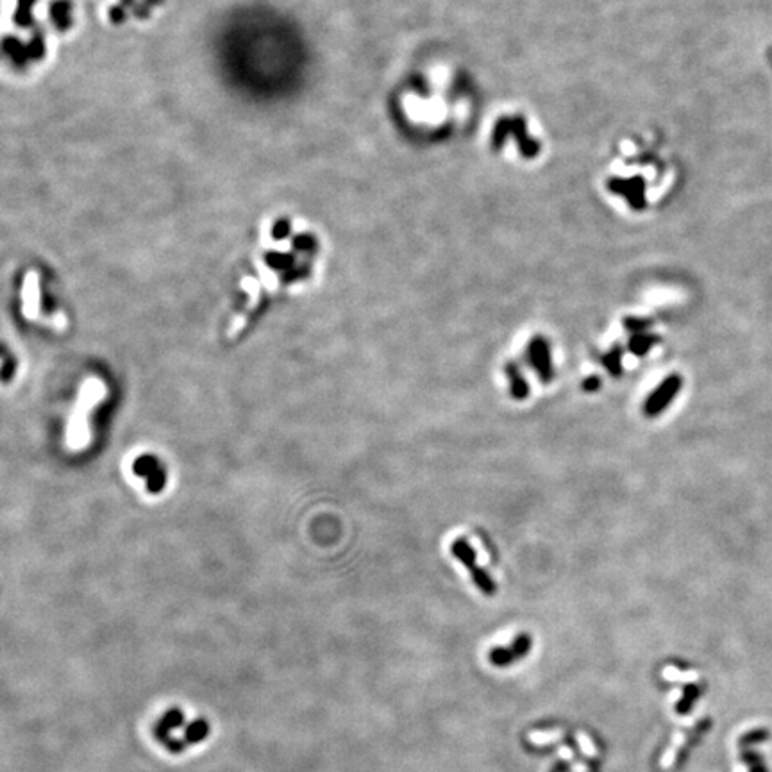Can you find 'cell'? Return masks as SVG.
<instances>
[{"instance_id": "10", "label": "cell", "mask_w": 772, "mask_h": 772, "mask_svg": "<svg viewBox=\"0 0 772 772\" xmlns=\"http://www.w3.org/2000/svg\"><path fill=\"white\" fill-rule=\"evenodd\" d=\"M183 724V713H181L179 710H170L169 713L164 715L163 719H161L159 726H157V735H159L161 740H167L169 738V733L172 730H176L177 726H181Z\"/></svg>"}, {"instance_id": "12", "label": "cell", "mask_w": 772, "mask_h": 772, "mask_svg": "<svg viewBox=\"0 0 772 772\" xmlns=\"http://www.w3.org/2000/svg\"><path fill=\"white\" fill-rule=\"evenodd\" d=\"M624 329L631 334L639 333H647L651 327H653V318H642V317H626L622 320Z\"/></svg>"}, {"instance_id": "13", "label": "cell", "mask_w": 772, "mask_h": 772, "mask_svg": "<svg viewBox=\"0 0 772 772\" xmlns=\"http://www.w3.org/2000/svg\"><path fill=\"white\" fill-rule=\"evenodd\" d=\"M601 388V379L597 375H590L583 381V390L585 392H596Z\"/></svg>"}, {"instance_id": "4", "label": "cell", "mask_w": 772, "mask_h": 772, "mask_svg": "<svg viewBox=\"0 0 772 772\" xmlns=\"http://www.w3.org/2000/svg\"><path fill=\"white\" fill-rule=\"evenodd\" d=\"M529 651H531V637L522 633V635H519L513 640L509 647H497V649H493L490 653V661H492L493 665L505 667L513 663V661L520 660L522 656H526Z\"/></svg>"}, {"instance_id": "2", "label": "cell", "mask_w": 772, "mask_h": 772, "mask_svg": "<svg viewBox=\"0 0 772 772\" xmlns=\"http://www.w3.org/2000/svg\"><path fill=\"white\" fill-rule=\"evenodd\" d=\"M681 386H683V378L680 374H670L667 375L660 385L654 388L649 394V397L646 399L642 406V413L647 418H656L660 417L661 413L665 411L673 401L676 399V395L680 394Z\"/></svg>"}, {"instance_id": "6", "label": "cell", "mask_w": 772, "mask_h": 772, "mask_svg": "<svg viewBox=\"0 0 772 772\" xmlns=\"http://www.w3.org/2000/svg\"><path fill=\"white\" fill-rule=\"evenodd\" d=\"M451 553L469 572H472L478 567V563H476V550L472 549V545L465 538H456L451 543Z\"/></svg>"}, {"instance_id": "5", "label": "cell", "mask_w": 772, "mask_h": 772, "mask_svg": "<svg viewBox=\"0 0 772 772\" xmlns=\"http://www.w3.org/2000/svg\"><path fill=\"white\" fill-rule=\"evenodd\" d=\"M505 372L509 381V394H512V397L515 401H526L529 397V394H531V388H529L528 381L522 375V372H520L519 365L509 361V363L505 365Z\"/></svg>"}, {"instance_id": "1", "label": "cell", "mask_w": 772, "mask_h": 772, "mask_svg": "<svg viewBox=\"0 0 772 772\" xmlns=\"http://www.w3.org/2000/svg\"><path fill=\"white\" fill-rule=\"evenodd\" d=\"M106 394L104 382L99 379H90L80 388L79 399H77L76 409L72 413L68 424V433H66V442L68 447L73 451H79L85 445H88V413L100 399Z\"/></svg>"}, {"instance_id": "8", "label": "cell", "mask_w": 772, "mask_h": 772, "mask_svg": "<svg viewBox=\"0 0 772 772\" xmlns=\"http://www.w3.org/2000/svg\"><path fill=\"white\" fill-rule=\"evenodd\" d=\"M622 356H624L622 345L615 344L608 352H606V354L599 356V363L608 370V374L612 375V378H620V375H622Z\"/></svg>"}, {"instance_id": "11", "label": "cell", "mask_w": 772, "mask_h": 772, "mask_svg": "<svg viewBox=\"0 0 772 772\" xmlns=\"http://www.w3.org/2000/svg\"><path fill=\"white\" fill-rule=\"evenodd\" d=\"M207 731H210V726H207L206 720H195V723H191L190 726H188L186 730V735H184V740L183 742V746H190V744H195V742H200L204 740V738L207 737Z\"/></svg>"}, {"instance_id": "7", "label": "cell", "mask_w": 772, "mask_h": 772, "mask_svg": "<svg viewBox=\"0 0 772 772\" xmlns=\"http://www.w3.org/2000/svg\"><path fill=\"white\" fill-rule=\"evenodd\" d=\"M661 342V338L658 334L653 333H639L631 334L629 340H627V349H629L631 354L635 356H646L647 352L653 347H656Z\"/></svg>"}, {"instance_id": "3", "label": "cell", "mask_w": 772, "mask_h": 772, "mask_svg": "<svg viewBox=\"0 0 772 772\" xmlns=\"http://www.w3.org/2000/svg\"><path fill=\"white\" fill-rule=\"evenodd\" d=\"M526 356H528V363L531 365L533 370L536 372L538 379L542 382H550L555 379V367H553V356H550V345L549 340L545 337H533L529 340L528 349H526Z\"/></svg>"}, {"instance_id": "9", "label": "cell", "mask_w": 772, "mask_h": 772, "mask_svg": "<svg viewBox=\"0 0 772 772\" xmlns=\"http://www.w3.org/2000/svg\"><path fill=\"white\" fill-rule=\"evenodd\" d=\"M469 574H471V579L474 581V585L478 586L479 592H483L485 596H493V593L497 592V583H495V579H493V577L490 576L485 569L476 567V569Z\"/></svg>"}]
</instances>
